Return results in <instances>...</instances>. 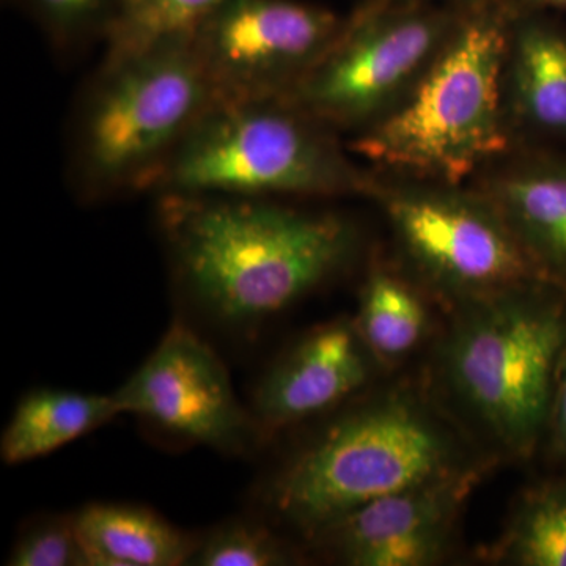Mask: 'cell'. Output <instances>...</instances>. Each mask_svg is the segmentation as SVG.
Segmentation results:
<instances>
[{
    "instance_id": "obj_5",
    "label": "cell",
    "mask_w": 566,
    "mask_h": 566,
    "mask_svg": "<svg viewBox=\"0 0 566 566\" xmlns=\"http://www.w3.org/2000/svg\"><path fill=\"white\" fill-rule=\"evenodd\" d=\"M214 95L189 33L102 62L71 125L69 180L85 202L148 192Z\"/></svg>"
},
{
    "instance_id": "obj_3",
    "label": "cell",
    "mask_w": 566,
    "mask_h": 566,
    "mask_svg": "<svg viewBox=\"0 0 566 566\" xmlns=\"http://www.w3.org/2000/svg\"><path fill=\"white\" fill-rule=\"evenodd\" d=\"M475 468L430 400L395 387L334 419L271 480L275 515L314 536L376 499Z\"/></svg>"
},
{
    "instance_id": "obj_21",
    "label": "cell",
    "mask_w": 566,
    "mask_h": 566,
    "mask_svg": "<svg viewBox=\"0 0 566 566\" xmlns=\"http://www.w3.org/2000/svg\"><path fill=\"white\" fill-rule=\"evenodd\" d=\"M296 562L292 547L263 524L234 520L200 539L189 565L277 566Z\"/></svg>"
},
{
    "instance_id": "obj_16",
    "label": "cell",
    "mask_w": 566,
    "mask_h": 566,
    "mask_svg": "<svg viewBox=\"0 0 566 566\" xmlns=\"http://www.w3.org/2000/svg\"><path fill=\"white\" fill-rule=\"evenodd\" d=\"M122 415L114 394H82L39 389L14 409L0 441L3 463L39 460L98 430Z\"/></svg>"
},
{
    "instance_id": "obj_6",
    "label": "cell",
    "mask_w": 566,
    "mask_h": 566,
    "mask_svg": "<svg viewBox=\"0 0 566 566\" xmlns=\"http://www.w3.org/2000/svg\"><path fill=\"white\" fill-rule=\"evenodd\" d=\"M375 175L349 158L337 133L282 98L214 102L178 145L148 192L210 196H371Z\"/></svg>"
},
{
    "instance_id": "obj_13",
    "label": "cell",
    "mask_w": 566,
    "mask_h": 566,
    "mask_svg": "<svg viewBox=\"0 0 566 566\" xmlns=\"http://www.w3.org/2000/svg\"><path fill=\"white\" fill-rule=\"evenodd\" d=\"M543 281L566 289V164L513 159L479 185Z\"/></svg>"
},
{
    "instance_id": "obj_12",
    "label": "cell",
    "mask_w": 566,
    "mask_h": 566,
    "mask_svg": "<svg viewBox=\"0 0 566 566\" xmlns=\"http://www.w3.org/2000/svg\"><path fill=\"white\" fill-rule=\"evenodd\" d=\"M378 364L354 319L323 324L264 375L252 416L264 433L323 415L359 392Z\"/></svg>"
},
{
    "instance_id": "obj_15",
    "label": "cell",
    "mask_w": 566,
    "mask_h": 566,
    "mask_svg": "<svg viewBox=\"0 0 566 566\" xmlns=\"http://www.w3.org/2000/svg\"><path fill=\"white\" fill-rule=\"evenodd\" d=\"M88 566L189 565L200 538L150 510L91 504L74 515Z\"/></svg>"
},
{
    "instance_id": "obj_22",
    "label": "cell",
    "mask_w": 566,
    "mask_h": 566,
    "mask_svg": "<svg viewBox=\"0 0 566 566\" xmlns=\"http://www.w3.org/2000/svg\"><path fill=\"white\" fill-rule=\"evenodd\" d=\"M11 566H88L73 516L35 521L18 536Z\"/></svg>"
},
{
    "instance_id": "obj_10",
    "label": "cell",
    "mask_w": 566,
    "mask_h": 566,
    "mask_svg": "<svg viewBox=\"0 0 566 566\" xmlns=\"http://www.w3.org/2000/svg\"><path fill=\"white\" fill-rule=\"evenodd\" d=\"M114 397L122 415L222 452H243L263 433L238 401L218 354L182 324H175Z\"/></svg>"
},
{
    "instance_id": "obj_2",
    "label": "cell",
    "mask_w": 566,
    "mask_h": 566,
    "mask_svg": "<svg viewBox=\"0 0 566 566\" xmlns=\"http://www.w3.org/2000/svg\"><path fill=\"white\" fill-rule=\"evenodd\" d=\"M520 11L513 0L465 2L455 28L412 91L354 134L352 150L417 180L461 185L512 144L505 66Z\"/></svg>"
},
{
    "instance_id": "obj_7",
    "label": "cell",
    "mask_w": 566,
    "mask_h": 566,
    "mask_svg": "<svg viewBox=\"0 0 566 566\" xmlns=\"http://www.w3.org/2000/svg\"><path fill=\"white\" fill-rule=\"evenodd\" d=\"M464 3L371 0L282 99L335 133L364 132L403 99L455 28Z\"/></svg>"
},
{
    "instance_id": "obj_8",
    "label": "cell",
    "mask_w": 566,
    "mask_h": 566,
    "mask_svg": "<svg viewBox=\"0 0 566 566\" xmlns=\"http://www.w3.org/2000/svg\"><path fill=\"white\" fill-rule=\"evenodd\" d=\"M420 277L455 307L543 281L501 212L479 189L415 180L371 191Z\"/></svg>"
},
{
    "instance_id": "obj_1",
    "label": "cell",
    "mask_w": 566,
    "mask_h": 566,
    "mask_svg": "<svg viewBox=\"0 0 566 566\" xmlns=\"http://www.w3.org/2000/svg\"><path fill=\"white\" fill-rule=\"evenodd\" d=\"M158 221L182 292L232 324L285 311L348 268L359 249L344 216L277 199L163 193Z\"/></svg>"
},
{
    "instance_id": "obj_19",
    "label": "cell",
    "mask_w": 566,
    "mask_h": 566,
    "mask_svg": "<svg viewBox=\"0 0 566 566\" xmlns=\"http://www.w3.org/2000/svg\"><path fill=\"white\" fill-rule=\"evenodd\" d=\"M229 0H120L104 35L103 62L118 61L158 41L191 33Z\"/></svg>"
},
{
    "instance_id": "obj_11",
    "label": "cell",
    "mask_w": 566,
    "mask_h": 566,
    "mask_svg": "<svg viewBox=\"0 0 566 566\" xmlns=\"http://www.w3.org/2000/svg\"><path fill=\"white\" fill-rule=\"evenodd\" d=\"M479 469L441 476L368 502L312 539L352 566H427L449 551L458 516Z\"/></svg>"
},
{
    "instance_id": "obj_24",
    "label": "cell",
    "mask_w": 566,
    "mask_h": 566,
    "mask_svg": "<svg viewBox=\"0 0 566 566\" xmlns=\"http://www.w3.org/2000/svg\"><path fill=\"white\" fill-rule=\"evenodd\" d=\"M513 2L521 3L524 7H558V9H566V0H513Z\"/></svg>"
},
{
    "instance_id": "obj_23",
    "label": "cell",
    "mask_w": 566,
    "mask_h": 566,
    "mask_svg": "<svg viewBox=\"0 0 566 566\" xmlns=\"http://www.w3.org/2000/svg\"><path fill=\"white\" fill-rule=\"evenodd\" d=\"M551 458L566 461V346L558 363L545 439Z\"/></svg>"
},
{
    "instance_id": "obj_25",
    "label": "cell",
    "mask_w": 566,
    "mask_h": 566,
    "mask_svg": "<svg viewBox=\"0 0 566 566\" xmlns=\"http://www.w3.org/2000/svg\"><path fill=\"white\" fill-rule=\"evenodd\" d=\"M363 2H371V0H363ZM422 2H436V0H422ZM446 3H465L472 2V0H442Z\"/></svg>"
},
{
    "instance_id": "obj_9",
    "label": "cell",
    "mask_w": 566,
    "mask_h": 566,
    "mask_svg": "<svg viewBox=\"0 0 566 566\" xmlns=\"http://www.w3.org/2000/svg\"><path fill=\"white\" fill-rule=\"evenodd\" d=\"M345 18L301 0H229L189 33L214 102L283 98L333 46Z\"/></svg>"
},
{
    "instance_id": "obj_14",
    "label": "cell",
    "mask_w": 566,
    "mask_h": 566,
    "mask_svg": "<svg viewBox=\"0 0 566 566\" xmlns=\"http://www.w3.org/2000/svg\"><path fill=\"white\" fill-rule=\"evenodd\" d=\"M509 115L536 132L566 136V35L517 11L505 66Z\"/></svg>"
},
{
    "instance_id": "obj_18",
    "label": "cell",
    "mask_w": 566,
    "mask_h": 566,
    "mask_svg": "<svg viewBox=\"0 0 566 566\" xmlns=\"http://www.w3.org/2000/svg\"><path fill=\"white\" fill-rule=\"evenodd\" d=\"M494 551L506 564L566 566V479L527 491Z\"/></svg>"
},
{
    "instance_id": "obj_4",
    "label": "cell",
    "mask_w": 566,
    "mask_h": 566,
    "mask_svg": "<svg viewBox=\"0 0 566 566\" xmlns=\"http://www.w3.org/2000/svg\"><path fill=\"white\" fill-rule=\"evenodd\" d=\"M565 290L538 279L458 305L441 344L447 389L513 457H531L545 439L566 346Z\"/></svg>"
},
{
    "instance_id": "obj_20",
    "label": "cell",
    "mask_w": 566,
    "mask_h": 566,
    "mask_svg": "<svg viewBox=\"0 0 566 566\" xmlns=\"http://www.w3.org/2000/svg\"><path fill=\"white\" fill-rule=\"evenodd\" d=\"M52 50L70 55L104 40L120 0H17Z\"/></svg>"
},
{
    "instance_id": "obj_17",
    "label": "cell",
    "mask_w": 566,
    "mask_h": 566,
    "mask_svg": "<svg viewBox=\"0 0 566 566\" xmlns=\"http://www.w3.org/2000/svg\"><path fill=\"white\" fill-rule=\"evenodd\" d=\"M354 322L376 360L390 364L422 344L430 314L411 283L392 271L376 268L364 283Z\"/></svg>"
}]
</instances>
